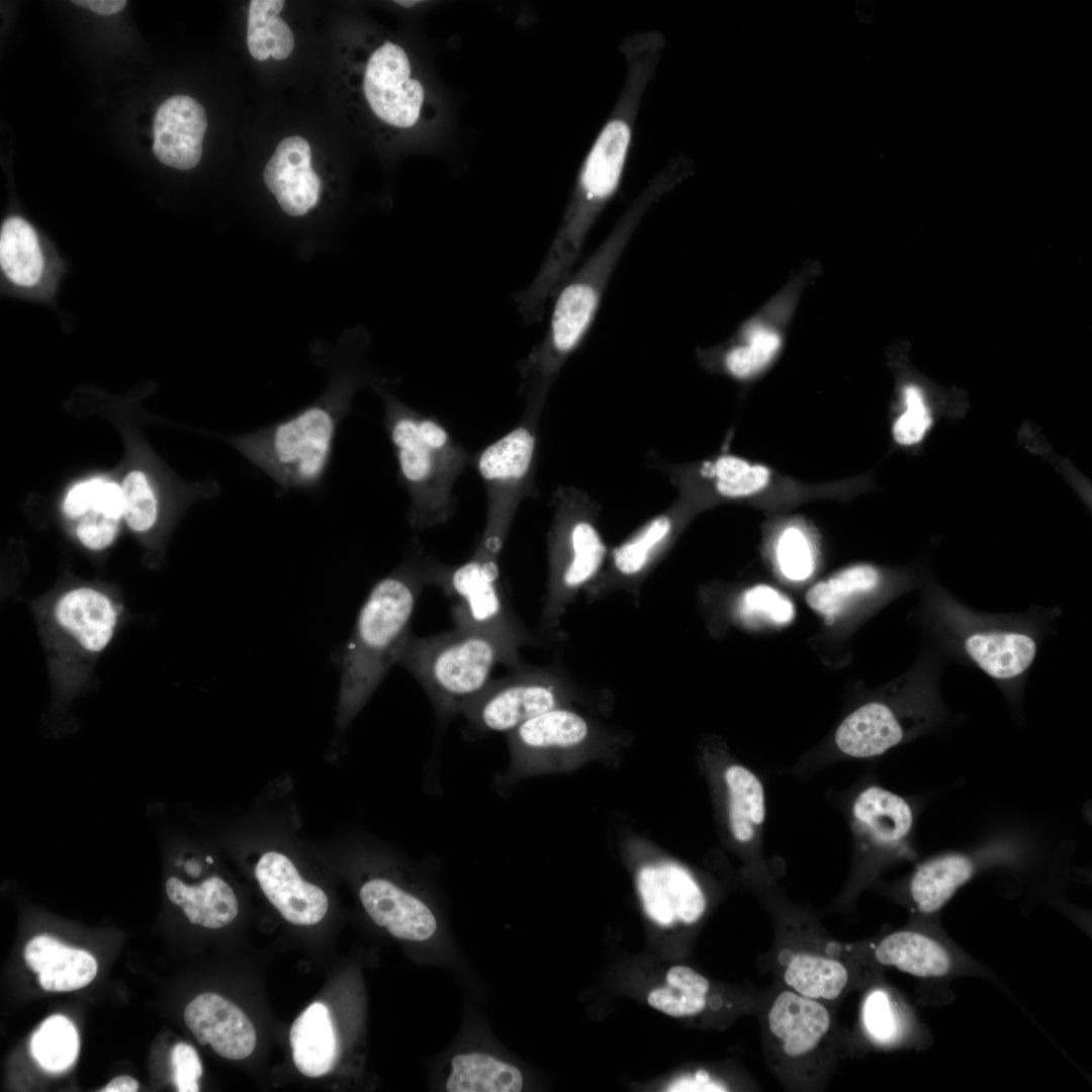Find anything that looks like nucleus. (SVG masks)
Wrapping results in <instances>:
<instances>
[{
  "instance_id": "1",
  "label": "nucleus",
  "mask_w": 1092,
  "mask_h": 1092,
  "mask_svg": "<svg viewBox=\"0 0 1092 1092\" xmlns=\"http://www.w3.org/2000/svg\"><path fill=\"white\" fill-rule=\"evenodd\" d=\"M665 191L662 181L651 182L555 294L546 334L518 365L524 411L542 414L562 367L582 344L595 322L613 273L640 219Z\"/></svg>"
},
{
  "instance_id": "2",
  "label": "nucleus",
  "mask_w": 1092,
  "mask_h": 1092,
  "mask_svg": "<svg viewBox=\"0 0 1092 1092\" xmlns=\"http://www.w3.org/2000/svg\"><path fill=\"white\" fill-rule=\"evenodd\" d=\"M441 563L415 552L370 589L343 648L337 726L345 730L398 662L422 589L435 584Z\"/></svg>"
},
{
  "instance_id": "3",
  "label": "nucleus",
  "mask_w": 1092,
  "mask_h": 1092,
  "mask_svg": "<svg viewBox=\"0 0 1092 1092\" xmlns=\"http://www.w3.org/2000/svg\"><path fill=\"white\" fill-rule=\"evenodd\" d=\"M378 392L398 479L410 497V526L423 531L448 522L456 509L454 485L471 461L470 454L437 419L386 390Z\"/></svg>"
},
{
  "instance_id": "4",
  "label": "nucleus",
  "mask_w": 1092,
  "mask_h": 1092,
  "mask_svg": "<svg viewBox=\"0 0 1092 1092\" xmlns=\"http://www.w3.org/2000/svg\"><path fill=\"white\" fill-rule=\"evenodd\" d=\"M351 393L344 388L268 426L236 436L233 444L279 492H316L325 484L340 426L351 410Z\"/></svg>"
},
{
  "instance_id": "5",
  "label": "nucleus",
  "mask_w": 1092,
  "mask_h": 1092,
  "mask_svg": "<svg viewBox=\"0 0 1092 1092\" xmlns=\"http://www.w3.org/2000/svg\"><path fill=\"white\" fill-rule=\"evenodd\" d=\"M422 685L439 716L448 719L489 684L497 664H523L520 650L498 636L471 628L427 637L411 635L398 662Z\"/></svg>"
},
{
  "instance_id": "6",
  "label": "nucleus",
  "mask_w": 1092,
  "mask_h": 1092,
  "mask_svg": "<svg viewBox=\"0 0 1092 1092\" xmlns=\"http://www.w3.org/2000/svg\"><path fill=\"white\" fill-rule=\"evenodd\" d=\"M361 93L374 117L385 126L428 147L442 133L447 109L426 60L401 43L384 39L367 56Z\"/></svg>"
},
{
  "instance_id": "7",
  "label": "nucleus",
  "mask_w": 1092,
  "mask_h": 1092,
  "mask_svg": "<svg viewBox=\"0 0 1092 1092\" xmlns=\"http://www.w3.org/2000/svg\"><path fill=\"white\" fill-rule=\"evenodd\" d=\"M553 519L547 535L548 578L541 628L556 632L577 595L603 570L609 548L600 530V507L585 491L571 485L553 493Z\"/></svg>"
},
{
  "instance_id": "8",
  "label": "nucleus",
  "mask_w": 1092,
  "mask_h": 1092,
  "mask_svg": "<svg viewBox=\"0 0 1092 1092\" xmlns=\"http://www.w3.org/2000/svg\"><path fill=\"white\" fill-rule=\"evenodd\" d=\"M540 418L524 413L514 429L483 448L475 459L486 495L484 531L476 547L480 550L500 555L520 505L536 492Z\"/></svg>"
},
{
  "instance_id": "9",
  "label": "nucleus",
  "mask_w": 1092,
  "mask_h": 1092,
  "mask_svg": "<svg viewBox=\"0 0 1092 1092\" xmlns=\"http://www.w3.org/2000/svg\"><path fill=\"white\" fill-rule=\"evenodd\" d=\"M558 666L522 665L489 684L464 708L474 734L510 733L524 722L571 698V682Z\"/></svg>"
},
{
  "instance_id": "10",
  "label": "nucleus",
  "mask_w": 1092,
  "mask_h": 1092,
  "mask_svg": "<svg viewBox=\"0 0 1092 1092\" xmlns=\"http://www.w3.org/2000/svg\"><path fill=\"white\" fill-rule=\"evenodd\" d=\"M499 556L475 550L457 566L441 563L435 585L456 599L452 609L456 627L492 633L520 650L532 635L511 613L499 585Z\"/></svg>"
},
{
  "instance_id": "11",
  "label": "nucleus",
  "mask_w": 1092,
  "mask_h": 1092,
  "mask_svg": "<svg viewBox=\"0 0 1092 1092\" xmlns=\"http://www.w3.org/2000/svg\"><path fill=\"white\" fill-rule=\"evenodd\" d=\"M211 843L184 834L165 836L162 845L171 864L181 875L165 882L168 900L180 908L187 920L205 928L231 924L239 913V899L231 884L216 874L205 875Z\"/></svg>"
},
{
  "instance_id": "12",
  "label": "nucleus",
  "mask_w": 1092,
  "mask_h": 1092,
  "mask_svg": "<svg viewBox=\"0 0 1092 1092\" xmlns=\"http://www.w3.org/2000/svg\"><path fill=\"white\" fill-rule=\"evenodd\" d=\"M696 511L677 497L663 512L638 527L610 550L603 570L585 589L587 599H600L616 592L637 596L648 576L673 548Z\"/></svg>"
},
{
  "instance_id": "13",
  "label": "nucleus",
  "mask_w": 1092,
  "mask_h": 1092,
  "mask_svg": "<svg viewBox=\"0 0 1092 1092\" xmlns=\"http://www.w3.org/2000/svg\"><path fill=\"white\" fill-rule=\"evenodd\" d=\"M250 839L257 846L254 876L266 899L291 924L321 922L329 910V897L301 875L289 850L290 834L268 830Z\"/></svg>"
},
{
  "instance_id": "14",
  "label": "nucleus",
  "mask_w": 1092,
  "mask_h": 1092,
  "mask_svg": "<svg viewBox=\"0 0 1092 1092\" xmlns=\"http://www.w3.org/2000/svg\"><path fill=\"white\" fill-rule=\"evenodd\" d=\"M678 491V498L694 509L708 502L745 500L764 491L772 479L771 470L764 464L739 455L723 453L700 462L675 464L653 460Z\"/></svg>"
},
{
  "instance_id": "15",
  "label": "nucleus",
  "mask_w": 1092,
  "mask_h": 1092,
  "mask_svg": "<svg viewBox=\"0 0 1092 1092\" xmlns=\"http://www.w3.org/2000/svg\"><path fill=\"white\" fill-rule=\"evenodd\" d=\"M832 1018L826 1006L797 994L781 992L771 1003L766 1026L774 1055L789 1069L806 1071L822 1055L832 1035Z\"/></svg>"
},
{
  "instance_id": "16",
  "label": "nucleus",
  "mask_w": 1092,
  "mask_h": 1092,
  "mask_svg": "<svg viewBox=\"0 0 1092 1092\" xmlns=\"http://www.w3.org/2000/svg\"><path fill=\"white\" fill-rule=\"evenodd\" d=\"M872 956L880 966L925 979L959 976L975 969L967 954L933 930L902 929L889 933L873 946Z\"/></svg>"
},
{
  "instance_id": "17",
  "label": "nucleus",
  "mask_w": 1092,
  "mask_h": 1092,
  "mask_svg": "<svg viewBox=\"0 0 1092 1092\" xmlns=\"http://www.w3.org/2000/svg\"><path fill=\"white\" fill-rule=\"evenodd\" d=\"M512 754V780L536 760L567 756L586 743L592 735L588 721L566 706L544 712L508 733Z\"/></svg>"
},
{
  "instance_id": "18",
  "label": "nucleus",
  "mask_w": 1092,
  "mask_h": 1092,
  "mask_svg": "<svg viewBox=\"0 0 1092 1092\" xmlns=\"http://www.w3.org/2000/svg\"><path fill=\"white\" fill-rule=\"evenodd\" d=\"M358 896L369 918L398 939L425 941L437 930V919L428 903L389 877L369 876L361 883Z\"/></svg>"
},
{
  "instance_id": "19",
  "label": "nucleus",
  "mask_w": 1092,
  "mask_h": 1092,
  "mask_svg": "<svg viewBox=\"0 0 1092 1092\" xmlns=\"http://www.w3.org/2000/svg\"><path fill=\"white\" fill-rule=\"evenodd\" d=\"M184 1021L201 1045L210 1044L219 1056L234 1061L249 1057L256 1046V1030L240 1007L222 996L206 992L185 1008Z\"/></svg>"
},
{
  "instance_id": "20",
  "label": "nucleus",
  "mask_w": 1092,
  "mask_h": 1092,
  "mask_svg": "<svg viewBox=\"0 0 1092 1092\" xmlns=\"http://www.w3.org/2000/svg\"><path fill=\"white\" fill-rule=\"evenodd\" d=\"M638 890L647 915L661 926L677 921L692 924L706 909L704 893L682 867L664 862L646 866L638 875Z\"/></svg>"
},
{
  "instance_id": "21",
  "label": "nucleus",
  "mask_w": 1092,
  "mask_h": 1092,
  "mask_svg": "<svg viewBox=\"0 0 1092 1092\" xmlns=\"http://www.w3.org/2000/svg\"><path fill=\"white\" fill-rule=\"evenodd\" d=\"M206 127L205 110L198 101L187 95L168 98L155 115L154 155L179 170L194 168L202 156Z\"/></svg>"
},
{
  "instance_id": "22",
  "label": "nucleus",
  "mask_w": 1092,
  "mask_h": 1092,
  "mask_svg": "<svg viewBox=\"0 0 1092 1092\" xmlns=\"http://www.w3.org/2000/svg\"><path fill=\"white\" fill-rule=\"evenodd\" d=\"M263 177L289 215H303L318 201L321 179L311 168L310 146L301 136H289L278 144Z\"/></svg>"
},
{
  "instance_id": "23",
  "label": "nucleus",
  "mask_w": 1092,
  "mask_h": 1092,
  "mask_svg": "<svg viewBox=\"0 0 1092 1092\" xmlns=\"http://www.w3.org/2000/svg\"><path fill=\"white\" fill-rule=\"evenodd\" d=\"M851 823L856 837L864 846L891 850L909 835L913 812L901 796L879 786H870L862 789L852 802Z\"/></svg>"
},
{
  "instance_id": "24",
  "label": "nucleus",
  "mask_w": 1092,
  "mask_h": 1092,
  "mask_svg": "<svg viewBox=\"0 0 1092 1092\" xmlns=\"http://www.w3.org/2000/svg\"><path fill=\"white\" fill-rule=\"evenodd\" d=\"M58 625L89 653H99L111 641L117 612L107 596L90 587L66 592L55 606Z\"/></svg>"
},
{
  "instance_id": "25",
  "label": "nucleus",
  "mask_w": 1092,
  "mask_h": 1092,
  "mask_svg": "<svg viewBox=\"0 0 1092 1092\" xmlns=\"http://www.w3.org/2000/svg\"><path fill=\"white\" fill-rule=\"evenodd\" d=\"M24 960L37 974L42 989L49 992L81 989L90 984L97 974V963L92 954L67 946L46 934L27 942Z\"/></svg>"
},
{
  "instance_id": "26",
  "label": "nucleus",
  "mask_w": 1092,
  "mask_h": 1092,
  "mask_svg": "<svg viewBox=\"0 0 1092 1092\" xmlns=\"http://www.w3.org/2000/svg\"><path fill=\"white\" fill-rule=\"evenodd\" d=\"M904 727L895 711L880 702L864 704L838 726L835 744L847 756L868 758L881 755L904 738Z\"/></svg>"
},
{
  "instance_id": "27",
  "label": "nucleus",
  "mask_w": 1092,
  "mask_h": 1092,
  "mask_svg": "<svg viewBox=\"0 0 1092 1092\" xmlns=\"http://www.w3.org/2000/svg\"><path fill=\"white\" fill-rule=\"evenodd\" d=\"M722 781L726 795V815L733 840L742 846L761 845L765 820V794L758 777L748 767L729 763Z\"/></svg>"
},
{
  "instance_id": "28",
  "label": "nucleus",
  "mask_w": 1092,
  "mask_h": 1092,
  "mask_svg": "<svg viewBox=\"0 0 1092 1092\" xmlns=\"http://www.w3.org/2000/svg\"><path fill=\"white\" fill-rule=\"evenodd\" d=\"M289 1042L302 1075L317 1078L331 1072L338 1058V1038L329 1008L322 1002L309 1005L292 1023Z\"/></svg>"
},
{
  "instance_id": "29",
  "label": "nucleus",
  "mask_w": 1092,
  "mask_h": 1092,
  "mask_svg": "<svg viewBox=\"0 0 1092 1092\" xmlns=\"http://www.w3.org/2000/svg\"><path fill=\"white\" fill-rule=\"evenodd\" d=\"M1036 648L1034 639L1020 632H975L965 639L969 657L989 676L1002 680L1025 672Z\"/></svg>"
},
{
  "instance_id": "30",
  "label": "nucleus",
  "mask_w": 1092,
  "mask_h": 1092,
  "mask_svg": "<svg viewBox=\"0 0 1092 1092\" xmlns=\"http://www.w3.org/2000/svg\"><path fill=\"white\" fill-rule=\"evenodd\" d=\"M976 864L966 854H943L919 864L909 883V895L916 909L924 915L940 910L969 882Z\"/></svg>"
},
{
  "instance_id": "31",
  "label": "nucleus",
  "mask_w": 1092,
  "mask_h": 1092,
  "mask_svg": "<svg viewBox=\"0 0 1092 1092\" xmlns=\"http://www.w3.org/2000/svg\"><path fill=\"white\" fill-rule=\"evenodd\" d=\"M782 348L780 333L758 321L747 323L733 343L717 355L719 368L728 376L746 381L760 374Z\"/></svg>"
},
{
  "instance_id": "32",
  "label": "nucleus",
  "mask_w": 1092,
  "mask_h": 1092,
  "mask_svg": "<svg viewBox=\"0 0 1092 1092\" xmlns=\"http://www.w3.org/2000/svg\"><path fill=\"white\" fill-rule=\"evenodd\" d=\"M0 265L14 285L30 288L41 280L44 257L34 229L19 216L7 218L0 232Z\"/></svg>"
},
{
  "instance_id": "33",
  "label": "nucleus",
  "mask_w": 1092,
  "mask_h": 1092,
  "mask_svg": "<svg viewBox=\"0 0 1092 1092\" xmlns=\"http://www.w3.org/2000/svg\"><path fill=\"white\" fill-rule=\"evenodd\" d=\"M790 990L817 1001L837 999L847 987L849 972L838 960L814 952H796L783 973Z\"/></svg>"
},
{
  "instance_id": "34",
  "label": "nucleus",
  "mask_w": 1092,
  "mask_h": 1092,
  "mask_svg": "<svg viewBox=\"0 0 1092 1092\" xmlns=\"http://www.w3.org/2000/svg\"><path fill=\"white\" fill-rule=\"evenodd\" d=\"M445 1087L449 1092H519L523 1076L517 1067L493 1056L466 1053L452 1058Z\"/></svg>"
},
{
  "instance_id": "35",
  "label": "nucleus",
  "mask_w": 1092,
  "mask_h": 1092,
  "mask_svg": "<svg viewBox=\"0 0 1092 1092\" xmlns=\"http://www.w3.org/2000/svg\"><path fill=\"white\" fill-rule=\"evenodd\" d=\"M881 580L879 570L870 564L848 566L807 593L808 605L832 624L855 600L875 590Z\"/></svg>"
},
{
  "instance_id": "36",
  "label": "nucleus",
  "mask_w": 1092,
  "mask_h": 1092,
  "mask_svg": "<svg viewBox=\"0 0 1092 1092\" xmlns=\"http://www.w3.org/2000/svg\"><path fill=\"white\" fill-rule=\"evenodd\" d=\"M282 0H252L249 4L247 44L251 56L258 61L269 57L284 60L294 48V36L288 24L279 16Z\"/></svg>"
},
{
  "instance_id": "37",
  "label": "nucleus",
  "mask_w": 1092,
  "mask_h": 1092,
  "mask_svg": "<svg viewBox=\"0 0 1092 1092\" xmlns=\"http://www.w3.org/2000/svg\"><path fill=\"white\" fill-rule=\"evenodd\" d=\"M30 1053L43 1070L66 1071L78 1058L79 1035L75 1025L64 1015L48 1017L31 1036Z\"/></svg>"
},
{
  "instance_id": "38",
  "label": "nucleus",
  "mask_w": 1092,
  "mask_h": 1092,
  "mask_svg": "<svg viewBox=\"0 0 1092 1092\" xmlns=\"http://www.w3.org/2000/svg\"><path fill=\"white\" fill-rule=\"evenodd\" d=\"M861 1020L869 1038L882 1046L902 1042L910 1033V1018L893 993L875 988L866 996Z\"/></svg>"
},
{
  "instance_id": "39",
  "label": "nucleus",
  "mask_w": 1092,
  "mask_h": 1092,
  "mask_svg": "<svg viewBox=\"0 0 1092 1092\" xmlns=\"http://www.w3.org/2000/svg\"><path fill=\"white\" fill-rule=\"evenodd\" d=\"M736 615L747 626H781L794 619L795 609L793 603L779 590L757 584L740 596Z\"/></svg>"
},
{
  "instance_id": "40",
  "label": "nucleus",
  "mask_w": 1092,
  "mask_h": 1092,
  "mask_svg": "<svg viewBox=\"0 0 1092 1092\" xmlns=\"http://www.w3.org/2000/svg\"><path fill=\"white\" fill-rule=\"evenodd\" d=\"M775 557L780 572L793 581L807 579L815 568L812 542L807 533L796 525L784 528L779 534Z\"/></svg>"
},
{
  "instance_id": "41",
  "label": "nucleus",
  "mask_w": 1092,
  "mask_h": 1092,
  "mask_svg": "<svg viewBox=\"0 0 1092 1092\" xmlns=\"http://www.w3.org/2000/svg\"><path fill=\"white\" fill-rule=\"evenodd\" d=\"M901 402V413L892 425V437L896 444L909 447L923 440L932 425V417L924 392L915 383L902 387Z\"/></svg>"
},
{
  "instance_id": "42",
  "label": "nucleus",
  "mask_w": 1092,
  "mask_h": 1092,
  "mask_svg": "<svg viewBox=\"0 0 1092 1092\" xmlns=\"http://www.w3.org/2000/svg\"><path fill=\"white\" fill-rule=\"evenodd\" d=\"M121 490L127 525L136 532L150 529L156 521L157 505L145 474L129 472L123 479Z\"/></svg>"
},
{
  "instance_id": "43",
  "label": "nucleus",
  "mask_w": 1092,
  "mask_h": 1092,
  "mask_svg": "<svg viewBox=\"0 0 1092 1092\" xmlns=\"http://www.w3.org/2000/svg\"><path fill=\"white\" fill-rule=\"evenodd\" d=\"M653 1008L673 1017L701 1013L707 1006V995L681 991L670 986L656 988L648 995Z\"/></svg>"
},
{
  "instance_id": "44",
  "label": "nucleus",
  "mask_w": 1092,
  "mask_h": 1092,
  "mask_svg": "<svg viewBox=\"0 0 1092 1092\" xmlns=\"http://www.w3.org/2000/svg\"><path fill=\"white\" fill-rule=\"evenodd\" d=\"M173 1081L179 1092L199 1091L202 1066L196 1050L185 1042L176 1043L171 1053Z\"/></svg>"
},
{
  "instance_id": "45",
  "label": "nucleus",
  "mask_w": 1092,
  "mask_h": 1092,
  "mask_svg": "<svg viewBox=\"0 0 1092 1092\" xmlns=\"http://www.w3.org/2000/svg\"><path fill=\"white\" fill-rule=\"evenodd\" d=\"M118 520L95 510L82 517L77 526V536L89 549L101 550L109 546L117 532Z\"/></svg>"
},
{
  "instance_id": "46",
  "label": "nucleus",
  "mask_w": 1092,
  "mask_h": 1092,
  "mask_svg": "<svg viewBox=\"0 0 1092 1092\" xmlns=\"http://www.w3.org/2000/svg\"><path fill=\"white\" fill-rule=\"evenodd\" d=\"M103 482L101 478H94L75 485L65 498V514L69 518L77 519L91 511L97 491Z\"/></svg>"
},
{
  "instance_id": "47",
  "label": "nucleus",
  "mask_w": 1092,
  "mask_h": 1092,
  "mask_svg": "<svg viewBox=\"0 0 1092 1092\" xmlns=\"http://www.w3.org/2000/svg\"><path fill=\"white\" fill-rule=\"evenodd\" d=\"M668 986L691 993L707 995L709 981L693 969L686 966L671 967L666 974Z\"/></svg>"
},
{
  "instance_id": "48",
  "label": "nucleus",
  "mask_w": 1092,
  "mask_h": 1092,
  "mask_svg": "<svg viewBox=\"0 0 1092 1092\" xmlns=\"http://www.w3.org/2000/svg\"><path fill=\"white\" fill-rule=\"evenodd\" d=\"M113 519L123 516V496L121 487L113 482H103L99 487L93 509Z\"/></svg>"
},
{
  "instance_id": "49",
  "label": "nucleus",
  "mask_w": 1092,
  "mask_h": 1092,
  "mask_svg": "<svg viewBox=\"0 0 1092 1092\" xmlns=\"http://www.w3.org/2000/svg\"><path fill=\"white\" fill-rule=\"evenodd\" d=\"M722 1085L712 1083L705 1071H699L694 1078L675 1082L668 1091H724Z\"/></svg>"
},
{
  "instance_id": "50",
  "label": "nucleus",
  "mask_w": 1092,
  "mask_h": 1092,
  "mask_svg": "<svg viewBox=\"0 0 1092 1092\" xmlns=\"http://www.w3.org/2000/svg\"><path fill=\"white\" fill-rule=\"evenodd\" d=\"M73 3L84 6L101 15H111L119 12L126 5L124 0H75Z\"/></svg>"
},
{
  "instance_id": "51",
  "label": "nucleus",
  "mask_w": 1092,
  "mask_h": 1092,
  "mask_svg": "<svg viewBox=\"0 0 1092 1092\" xmlns=\"http://www.w3.org/2000/svg\"><path fill=\"white\" fill-rule=\"evenodd\" d=\"M139 1090L138 1081L127 1075L117 1076L113 1078L101 1091L102 1092H136Z\"/></svg>"
}]
</instances>
